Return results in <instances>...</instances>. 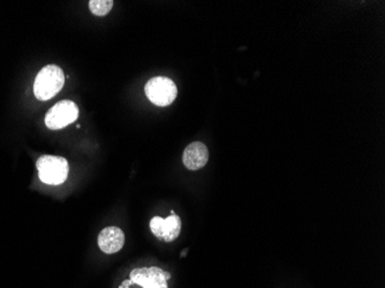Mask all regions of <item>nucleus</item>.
Wrapping results in <instances>:
<instances>
[{
	"label": "nucleus",
	"mask_w": 385,
	"mask_h": 288,
	"mask_svg": "<svg viewBox=\"0 0 385 288\" xmlns=\"http://www.w3.org/2000/svg\"><path fill=\"white\" fill-rule=\"evenodd\" d=\"M65 85V74L58 66L48 65L43 67L36 76L34 94L39 101H48L55 97Z\"/></svg>",
	"instance_id": "f257e3e1"
},
{
	"label": "nucleus",
	"mask_w": 385,
	"mask_h": 288,
	"mask_svg": "<svg viewBox=\"0 0 385 288\" xmlns=\"http://www.w3.org/2000/svg\"><path fill=\"white\" fill-rule=\"evenodd\" d=\"M41 181L46 185L58 186L64 184L68 177L70 166L66 159L59 156L44 155L36 162Z\"/></svg>",
	"instance_id": "f03ea898"
},
{
	"label": "nucleus",
	"mask_w": 385,
	"mask_h": 288,
	"mask_svg": "<svg viewBox=\"0 0 385 288\" xmlns=\"http://www.w3.org/2000/svg\"><path fill=\"white\" fill-rule=\"evenodd\" d=\"M209 150L202 142H192L187 146L183 155V165L190 171H197L207 165Z\"/></svg>",
	"instance_id": "0eeeda50"
},
{
	"label": "nucleus",
	"mask_w": 385,
	"mask_h": 288,
	"mask_svg": "<svg viewBox=\"0 0 385 288\" xmlns=\"http://www.w3.org/2000/svg\"><path fill=\"white\" fill-rule=\"evenodd\" d=\"M150 230L155 237L161 238L164 241L171 242L179 237L181 219L179 216L174 214L169 216L167 219L156 216L151 219Z\"/></svg>",
	"instance_id": "423d86ee"
},
{
	"label": "nucleus",
	"mask_w": 385,
	"mask_h": 288,
	"mask_svg": "<svg viewBox=\"0 0 385 288\" xmlns=\"http://www.w3.org/2000/svg\"><path fill=\"white\" fill-rule=\"evenodd\" d=\"M79 117L77 104L72 101H61L48 111L45 125L48 130H58L74 123Z\"/></svg>",
	"instance_id": "20e7f679"
},
{
	"label": "nucleus",
	"mask_w": 385,
	"mask_h": 288,
	"mask_svg": "<svg viewBox=\"0 0 385 288\" xmlns=\"http://www.w3.org/2000/svg\"><path fill=\"white\" fill-rule=\"evenodd\" d=\"M113 4L112 0H91L89 1V8L91 13L97 17H104L112 10Z\"/></svg>",
	"instance_id": "1a4fd4ad"
},
{
	"label": "nucleus",
	"mask_w": 385,
	"mask_h": 288,
	"mask_svg": "<svg viewBox=\"0 0 385 288\" xmlns=\"http://www.w3.org/2000/svg\"><path fill=\"white\" fill-rule=\"evenodd\" d=\"M125 243V234L119 227H105L98 234V246L105 254L118 253Z\"/></svg>",
	"instance_id": "6e6552de"
},
{
	"label": "nucleus",
	"mask_w": 385,
	"mask_h": 288,
	"mask_svg": "<svg viewBox=\"0 0 385 288\" xmlns=\"http://www.w3.org/2000/svg\"><path fill=\"white\" fill-rule=\"evenodd\" d=\"M145 95L151 103L157 107H167L177 98V85L171 78L156 76L145 85Z\"/></svg>",
	"instance_id": "7ed1b4c3"
},
{
	"label": "nucleus",
	"mask_w": 385,
	"mask_h": 288,
	"mask_svg": "<svg viewBox=\"0 0 385 288\" xmlns=\"http://www.w3.org/2000/svg\"><path fill=\"white\" fill-rule=\"evenodd\" d=\"M170 278V273L156 266L135 269L131 272V282L143 288H169L167 280Z\"/></svg>",
	"instance_id": "39448f33"
}]
</instances>
